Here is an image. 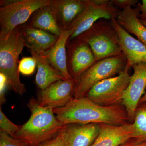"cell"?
<instances>
[{
	"mask_svg": "<svg viewBox=\"0 0 146 146\" xmlns=\"http://www.w3.org/2000/svg\"><path fill=\"white\" fill-rule=\"evenodd\" d=\"M59 121L70 124L104 123L121 125L128 120L125 108L120 105L102 106L86 97L74 99L63 107L53 109Z\"/></svg>",
	"mask_w": 146,
	"mask_h": 146,
	"instance_id": "obj_1",
	"label": "cell"
},
{
	"mask_svg": "<svg viewBox=\"0 0 146 146\" xmlns=\"http://www.w3.org/2000/svg\"><path fill=\"white\" fill-rule=\"evenodd\" d=\"M27 107L31 112L30 117L21 126L16 139L23 140L29 146H38L63 130L65 125L58 121L52 108L40 105L33 97L29 100Z\"/></svg>",
	"mask_w": 146,
	"mask_h": 146,
	"instance_id": "obj_2",
	"label": "cell"
},
{
	"mask_svg": "<svg viewBox=\"0 0 146 146\" xmlns=\"http://www.w3.org/2000/svg\"><path fill=\"white\" fill-rule=\"evenodd\" d=\"M75 39L89 45L96 62L123 53L117 32L106 19H100Z\"/></svg>",
	"mask_w": 146,
	"mask_h": 146,
	"instance_id": "obj_3",
	"label": "cell"
},
{
	"mask_svg": "<svg viewBox=\"0 0 146 146\" xmlns=\"http://www.w3.org/2000/svg\"><path fill=\"white\" fill-rule=\"evenodd\" d=\"M25 47L19 26L12 31L6 39H0V73L5 76L9 88L20 96L26 92L18 70L19 55Z\"/></svg>",
	"mask_w": 146,
	"mask_h": 146,
	"instance_id": "obj_4",
	"label": "cell"
},
{
	"mask_svg": "<svg viewBox=\"0 0 146 146\" xmlns=\"http://www.w3.org/2000/svg\"><path fill=\"white\" fill-rule=\"evenodd\" d=\"M127 65V60L123 53L96 62L77 80L74 99L86 97L93 86L104 80L119 74L125 69Z\"/></svg>",
	"mask_w": 146,
	"mask_h": 146,
	"instance_id": "obj_5",
	"label": "cell"
},
{
	"mask_svg": "<svg viewBox=\"0 0 146 146\" xmlns=\"http://www.w3.org/2000/svg\"><path fill=\"white\" fill-rule=\"evenodd\" d=\"M50 0H16L0 7V39H5L16 27L26 23L35 11L49 5Z\"/></svg>",
	"mask_w": 146,
	"mask_h": 146,
	"instance_id": "obj_6",
	"label": "cell"
},
{
	"mask_svg": "<svg viewBox=\"0 0 146 146\" xmlns=\"http://www.w3.org/2000/svg\"><path fill=\"white\" fill-rule=\"evenodd\" d=\"M130 68L127 65L117 76L99 82L89 90L86 97L102 106L119 104L122 102L124 93L129 84Z\"/></svg>",
	"mask_w": 146,
	"mask_h": 146,
	"instance_id": "obj_7",
	"label": "cell"
},
{
	"mask_svg": "<svg viewBox=\"0 0 146 146\" xmlns=\"http://www.w3.org/2000/svg\"><path fill=\"white\" fill-rule=\"evenodd\" d=\"M120 11L109 0H89L86 7L71 25L70 29L74 27L75 30L68 42L76 39L100 19H117Z\"/></svg>",
	"mask_w": 146,
	"mask_h": 146,
	"instance_id": "obj_8",
	"label": "cell"
},
{
	"mask_svg": "<svg viewBox=\"0 0 146 146\" xmlns=\"http://www.w3.org/2000/svg\"><path fill=\"white\" fill-rule=\"evenodd\" d=\"M67 57L68 72L76 81L96 62L94 52L89 45L77 39L67 42Z\"/></svg>",
	"mask_w": 146,
	"mask_h": 146,
	"instance_id": "obj_9",
	"label": "cell"
},
{
	"mask_svg": "<svg viewBox=\"0 0 146 146\" xmlns=\"http://www.w3.org/2000/svg\"><path fill=\"white\" fill-rule=\"evenodd\" d=\"M133 73L126 89L122 102L127 113L128 120L133 122L139 102L146 89V62L132 66Z\"/></svg>",
	"mask_w": 146,
	"mask_h": 146,
	"instance_id": "obj_10",
	"label": "cell"
},
{
	"mask_svg": "<svg viewBox=\"0 0 146 146\" xmlns=\"http://www.w3.org/2000/svg\"><path fill=\"white\" fill-rule=\"evenodd\" d=\"M76 83V80L74 79L59 80L52 83L39 92V104L53 109L65 106L74 98Z\"/></svg>",
	"mask_w": 146,
	"mask_h": 146,
	"instance_id": "obj_11",
	"label": "cell"
},
{
	"mask_svg": "<svg viewBox=\"0 0 146 146\" xmlns=\"http://www.w3.org/2000/svg\"><path fill=\"white\" fill-rule=\"evenodd\" d=\"M26 47L37 54L43 55L51 49L59 36L49 32L35 28L27 24L19 26Z\"/></svg>",
	"mask_w": 146,
	"mask_h": 146,
	"instance_id": "obj_12",
	"label": "cell"
},
{
	"mask_svg": "<svg viewBox=\"0 0 146 146\" xmlns=\"http://www.w3.org/2000/svg\"><path fill=\"white\" fill-rule=\"evenodd\" d=\"M117 32L120 44L127 60V65L132 66L141 62H146V46L133 37L118 23L117 19L111 21Z\"/></svg>",
	"mask_w": 146,
	"mask_h": 146,
	"instance_id": "obj_13",
	"label": "cell"
},
{
	"mask_svg": "<svg viewBox=\"0 0 146 146\" xmlns=\"http://www.w3.org/2000/svg\"><path fill=\"white\" fill-rule=\"evenodd\" d=\"M89 0H50L49 4L58 23L63 30L70 29L71 25L84 10Z\"/></svg>",
	"mask_w": 146,
	"mask_h": 146,
	"instance_id": "obj_14",
	"label": "cell"
},
{
	"mask_svg": "<svg viewBox=\"0 0 146 146\" xmlns=\"http://www.w3.org/2000/svg\"><path fill=\"white\" fill-rule=\"evenodd\" d=\"M99 133L91 146H122L133 139L134 129L133 124L121 125L100 124Z\"/></svg>",
	"mask_w": 146,
	"mask_h": 146,
	"instance_id": "obj_15",
	"label": "cell"
},
{
	"mask_svg": "<svg viewBox=\"0 0 146 146\" xmlns=\"http://www.w3.org/2000/svg\"><path fill=\"white\" fill-rule=\"evenodd\" d=\"M100 124H70L64 128L67 146H91L99 133Z\"/></svg>",
	"mask_w": 146,
	"mask_h": 146,
	"instance_id": "obj_16",
	"label": "cell"
},
{
	"mask_svg": "<svg viewBox=\"0 0 146 146\" xmlns=\"http://www.w3.org/2000/svg\"><path fill=\"white\" fill-rule=\"evenodd\" d=\"M74 30V27L63 30L55 44L48 51L42 55L67 80L73 79L67 68V44L68 39Z\"/></svg>",
	"mask_w": 146,
	"mask_h": 146,
	"instance_id": "obj_17",
	"label": "cell"
},
{
	"mask_svg": "<svg viewBox=\"0 0 146 146\" xmlns=\"http://www.w3.org/2000/svg\"><path fill=\"white\" fill-rule=\"evenodd\" d=\"M25 24L32 27L49 32L58 36L61 35L63 31L49 5L35 11Z\"/></svg>",
	"mask_w": 146,
	"mask_h": 146,
	"instance_id": "obj_18",
	"label": "cell"
},
{
	"mask_svg": "<svg viewBox=\"0 0 146 146\" xmlns=\"http://www.w3.org/2000/svg\"><path fill=\"white\" fill-rule=\"evenodd\" d=\"M29 52L36 60L37 72L35 82L40 90H44L56 82L65 80L61 73L52 66L44 56L30 50Z\"/></svg>",
	"mask_w": 146,
	"mask_h": 146,
	"instance_id": "obj_19",
	"label": "cell"
},
{
	"mask_svg": "<svg viewBox=\"0 0 146 146\" xmlns=\"http://www.w3.org/2000/svg\"><path fill=\"white\" fill-rule=\"evenodd\" d=\"M140 13L137 7L134 9L128 7L120 11L117 21L128 33L135 35L139 41L146 46V27L138 18Z\"/></svg>",
	"mask_w": 146,
	"mask_h": 146,
	"instance_id": "obj_20",
	"label": "cell"
},
{
	"mask_svg": "<svg viewBox=\"0 0 146 146\" xmlns=\"http://www.w3.org/2000/svg\"><path fill=\"white\" fill-rule=\"evenodd\" d=\"M132 124L133 139L137 142H146V102L138 104Z\"/></svg>",
	"mask_w": 146,
	"mask_h": 146,
	"instance_id": "obj_21",
	"label": "cell"
},
{
	"mask_svg": "<svg viewBox=\"0 0 146 146\" xmlns=\"http://www.w3.org/2000/svg\"><path fill=\"white\" fill-rule=\"evenodd\" d=\"M21 126L16 125L9 119L0 109V131L5 132L12 138H16V135Z\"/></svg>",
	"mask_w": 146,
	"mask_h": 146,
	"instance_id": "obj_22",
	"label": "cell"
},
{
	"mask_svg": "<svg viewBox=\"0 0 146 146\" xmlns=\"http://www.w3.org/2000/svg\"><path fill=\"white\" fill-rule=\"evenodd\" d=\"M36 66V60L32 56L23 57L19 61L18 70L22 74L29 76L34 72Z\"/></svg>",
	"mask_w": 146,
	"mask_h": 146,
	"instance_id": "obj_23",
	"label": "cell"
},
{
	"mask_svg": "<svg viewBox=\"0 0 146 146\" xmlns=\"http://www.w3.org/2000/svg\"><path fill=\"white\" fill-rule=\"evenodd\" d=\"M0 146H29L21 139L12 138L5 132L0 131Z\"/></svg>",
	"mask_w": 146,
	"mask_h": 146,
	"instance_id": "obj_24",
	"label": "cell"
},
{
	"mask_svg": "<svg viewBox=\"0 0 146 146\" xmlns=\"http://www.w3.org/2000/svg\"><path fill=\"white\" fill-rule=\"evenodd\" d=\"M63 129L56 137L46 141L38 146H67Z\"/></svg>",
	"mask_w": 146,
	"mask_h": 146,
	"instance_id": "obj_25",
	"label": "cell"
},
{
	"mask_svg": "<svg viewBox=\"0 0 146 146\" xmlns=\"http://www.w3.org/2000/svg\"><path fill=\"white\" fill-rule=\"evenodd\" d=\"M112 5L120 11L123 10L128 7H135L139 1L138 0H111Z\"/></svg>",
	"mask_w": 146,
	"mask_h": 146,
	"instance_id": "obj_26",
	"label": "cell"
},
{
	"mask_svg": "<svg viewBox=\"0 0 146 146\" xmlns=\"http://www.w3.org/2000/svg\"><path fill=\"white\" fill-rule=\"evenodd\" d=\"M7 85V80L4 75L0 73V103L1 106L5 103V91Z\"/></svg>",
	"mask_w": 146,
	"mask_h": 146,
	"instance_id": "obj_27",
	"label": "cell"
},
{
	"mask_svg": "<svg viewBox=\"0 0 146 146\" xmlns=\"http://www.w3.org/2000/svg\"><path fill=\"white\" fill-rule=\"evenodd\" d=\"M137 7L140 11L138 18L142 21H146V0H143L142 3H138Z\"/></svg>",
	"mask_w": 146,
	"mask_h": 146,
	"instance_id": "obj_28",
	"label": "cell"
},
{
	"mask_svg": "<svg viewBox=\"0 0 146 146\" xmlns=\"http://www.w3.org/2000/svg\"><path fill=\"white\" fill-rule=\"evenodd\" d=\"M121 146H146V142H137L134 141L129 142L128 141Z\"/></svg>",
	"mask_w": 146,
	"mask_h": 146,
	"instance_id": "obj_29",
	"label": "cell"
},
{
	"mask_svg": "<svg viewBox=\"0 0 146 146\" xmlns=\"http://www.w3.org/2000/svg\"><path fill=\"white\" fill-rule=\"evenodd\" d=\"M146 102V89L145 94H144V95H143V97L141 98L140 102H139V104L142 103L144 102Z\"/></svg>",
	"mask_w": 146,
	"mask_h": 146,
	"instance_id": "obj_30",
	"label": "cell"
},
{
	"mask_svg": "<svg viewBox=\"0 0 146 146\" xmlns=\"http://www.w3.org/2000/svg\"><path fill=\"white\" fill-rule=\"evenodd\" d=\"M140 21H141V23L144 25V26L146 27V21H142V20H141L139 19Z\"/></svg>",
	"mask_w": 146,
	"mask_h": 146,
	"instance_id": "obj_31",
	"label": "cell"
}]
</instances>
